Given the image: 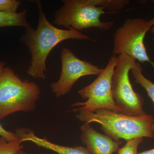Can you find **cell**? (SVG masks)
<instances>
[{
  "label": "cell",
  "instance_id": "44dd1931",
  "mask_svg": "<svg viewBox=\"0 0 154 154\" xmlns=\"http://www.w3.org/2000/svg\"><path fill=\"white\" fill-rule=\"evenodd\" d=\"M17 154H27L26 152H25L23 151L22 150L20 151Z\"/></svg>",
  "mask_w": 154,
  "mask_h": 154
},
{
  "label": "cell",
  "instance_id": "3957f363",
  "mask_svg": "<svg viewBox=\"0 0 154 154\" xmlns=\"http://www.w3.org/2000/svg\"><path fill=\"white\" fill-rule=\"evenodd\" d=\"M40 94L36 83L23 81L13 69L4 68L0 72V119L16 112L34 110Z\"/></svg>",
  "mask_w": 154,
  "mask_h": 154
},
{
  "label": "cell",
  "instance_id": "6da1fadb",
  "mask_svg": "<svg viewBox=\"0 0 154 154\" xmlns=\"http://www.w3.org/2000/svg\"><path fill=\"white\" fill-rule=\"evenodd\" d=\"M39 18L36 29H26L22 40L28 46L31 55V60L27 74L33 78H46V61L52 50L61 42L68 39L93 40L88 35L72 29L64 30L54 26L47 20L41 2L36 1Z\"/></svg>",
  "mask_w": 154,
  "mask_h": 154
},
{
  "label": "cell",
  "instance_id": "e0dca14e",
  "mask_svg": "<svg viewBox=\"0 0 154 154\" xmlns=\"http://www.w3.org/2000/svg\"><path fill=\"white\" fill-rule=\"evenodd\" d=\"M0 136L4 137L9 142H14L19 141L18 135L16 133L11 132L5 129L0 124Z\"/></svg>",
  "mask_w": 154,
  "mask_h": 154
},
{
  "label": "cell",
  "instance_id": "9c48e42d",
  "mask_svg": "<svg viewBox=\"0 0 154 154\" xmlns=\"http://www.w3.org/2000/svg\"><path fill=\"white\" fill-rule=\"evenodd\" d=\"M81 131V140L92 154H113L118 151L122 143L98 132L88 123H84Z\"/></svg>",
  "mask_w": 154,
  "mask_h": 154
},
{
  "label": "cell",
  "instance_id": "2e32d148",
  "mask_svg": "<svg viewBox=\"0 0 154 154\" xmlns=\"http://www.w3.org/2000/svg\"><path fill=\"white\" fill-rule=\"evenodd\" d=\"M21 5V2L16 0H0V12L15 14Z\"/></svg>",
  "mask_w": 154,
  "mask_h": 154
},
{
  "label": "cell",
  "instance_id": "d6986e66",
  "mask_svg": "<svg viewBox=\"0 0 154 154\" xmlns=\"http://www.w3.org/2000/svg\"><path fill=\"white\" fill-rule=\"evenodd\" d=\"M138 154H154V148L141 152Z\"/></svg>",
  "mask_w": 154,
  "mask_h": 154
},
{
  "label": "cell",
  "instance_id": "7c38bea8",
  "mask_svg": "<svg viewBox=\"0 0 154 154\" xmlns=\"http://www.w3.org/2000/svg\"><path fill=\"white\" fill-rule=\"evenodd\" d=\"M131 71L136 82L145 89L154 104V84L143 74L142 68L140 64L137 63L135 66Z\"/></svg>",
  "mask_w": 154,
  "mask_h": 154
},
{
  "label": "cell",
  "instance_id": "7a4b0ae2",
  "mask_svg": "<svg viewBox=\"0 0 154 154\" xmlns=\"http://www.w3.org/2000/svg\"><path fill=\"white\" fill-rule=\"evenodd\" d=\"M76 113V118L80 121L101 125L105 134L116 141H121V139L126 141L134 138L154 137L151 129L154 118L152 115L132 116L107 109L94 112L80 110Z\"/></svg>",
  "mask_w": 154,
  "mask_h": 154
},
{
  "label": "cell",
  "instance_id": "ba28073f",
  "mask_svg": "<svg viewBox=\"0 0 154 154\" xmlns=\"http://www.w3.org/2000/svg\"><path fill=\"white\" fill-rule=\"evenodd\" d=\"M62 69L59 79L51 85L57 97L65 96L80 78L88 75L100 74L103 69L91 62L77 57L71 50L64 48L60 54Z\"/></svg>",
  "mask_w": 154,
  "mask_h": 154
},
{
  "label": "cell",
  "instance_id": "5bb4252c",
  "mask_svg": "<svg viewBox=\"0 0 154 154\" xmlns=\"http://www.w3.org/2000/svg\"><path fill=\"white\" fill-rule=\"evenodd\" d=\"M23 148L19 140L9 142L4 137H0V154H17Z\"/></svg>",
  "mask_w": 154,
  "mask_h": 154
},
{
  "label": "cell",
  "instance_id": "ac0fdd59",
  "mask_svg": "<svg viewBox=\"0 0 154 154\" xmlns=\"http://www.w3.org/2000/svg\"><path fill=\"white\" fill-rule=\"evenodd\" d=\"M149 21L152 26L151 29V31L152 33L153 34V36L152 37V40L154 42V18L150 19V20H149Z\"/></svg>",
  "mask_w": 154,
  "mask_h": 154
},
{
  "label": "cell",
  "instance_id": "9a60e30c",
  "mask_svg": "<svg viewBox=\"0 0 154 154\" xmlns=\"http://www.w3.org/2000/svg\"><path fill=\"white\" fill-rule=\"evenodd\" d=\"M143 140V137L134 138L126 140L122 147L119 149L118 154H138L139 146Z\"/></svg>",
  "mask_w": 154,
  "mask_h": 154
},
{
  "label": "cell",
  "instance_id": "8fae6325",
  "mask_svg": "<svg viewBox=\"0 0 154 154\" xmlns=\"http://www.w3.org/2000/svg\"><path fill=\"white\" fill-rule=\"evenodd\" d=\"M27 13L26 10L15 14L0 12V28L11 26H20L25 29L30 28L31 25L26 18Z\"/></svg>",
  "mask_w": 154,
  "mask_h": 154
},
{
  "label": "cell",
  "instance_id": "ffe728a7",
  "mask_svg": "<svg viewBox=\"0 0 154 154\" xmlns=\"http://www.w3.org/2000/svg\"><path fill=\"white\" fill-rule=\"evenodd\" d=\"M5 65L6 63H5L3 62L0 60V72L3 69L5 68Z\"/></svg>",
  "mask_w": 154,
  "mask_h": 154
},
{
  "label": "cell",
  "instance_id": "30bf717a",
  "mask_svg": "<svg viewBox=\"0 0 154 154\" xmlns=\"http://www.w3.org/2000/svg\"><path fill=\"white\" fill-rule=\"evenodd\" d=\"M20 142L30 141L38 146L50 150L58 154H92L86 147L76 146L69 147L53 143L47 140L37 137L33 131L28 128H18L16 130Z\"/></svg>",
  "mask_w": 154,
  "mask_h": 154
},
{
  "label": "cell",
  "instance_id": "4fadbf2b",
  "mask_svg": "<svg viewBox=\"0 0 154 154\" xmlns=\"http://www.w3.org/2000/svg\"><path fill=\"white\" fill-rule=\"evenodd\" d=\"M91 4L103 10L110 11H118L123 9L129 3L128 0H90Z\"/></svg>",
  "mask_w": 154,
  "mask_h": 154
},
{
  "label": "cell",
  "instance_id": "5b68a950",
  "mask_svg": "<svg viewBox=\"0 0 154 154\" xmlns=\"http://www.w3.org/2000/svg\"><path fill=\"white\" fill-rule=\"evenodd\" d=\"M136 60L125 54L117 57L112 80V94L116 105L125 115L142 116L144 99L135 92L129 79V72L136 65Z\"/></svg>",
  "mask_w": 154,
  "mask_h": 154
},
{
  "label": "cell",
  "instance_id": "7402d4cb",
  "mask_svg": "<svg viewBox=\"0 0 154 154\" xmlns=\"http://www.w3.org/2000/svg\"><path fill=\"white\" fill-rule=\"evenodd\" d=\"M151 129L152 131L154 133V123L152 124V125Z\"/></svg>",
  "mask_w": 154,
  "mask_h": 154
},
{
  "label": "cell",
  "instance_id": "8992f818",
  "mask_svg": "<svg viewBox=\"0 0 154 154\" xmlns=\"http://www.w3.org/2000/svg\"><path fill=\"white\" fill-rule=\"evenodd\" d=\"M117 63V57H110L107 66L94 82L78 91V93L85 102H77L72 104L71 111L80 110L94 112L99 109H107L121 113L116 105L112 90V78Z\"/></svg>",
  "mask_w": 154,
  "mask_h": 154
},
{
  "label": "cell",
  "instance_id": "52a82bcc",
  "mask_svg": "<svg viewBox=\"0 0 154 154\" xmlns=\"http://www.w3.org/2000/svg\"><path fill=\"white\" fill-rule=\"evenodd\" d=\"M152 27L149 20L142 18L126 19L114 33L113 55L125 54L140 62H148L154 69V62L148 55L144 42Z\"/></svg>",
  "mask_w": 154,
  "mask_h": 154
},
{
  "label": "cell",
  "instance_id": "277c9868",
  "mask_svg": "<svg viewBox=\"0 0 154 154\" xmlns=\"http://www.w3.org/2000/svg\"><path fill=\"white\" fill-rule=\"evenodd\" d=\"M63 5L56 12L54 24L76 31L90 28L110 30L113 21L102 22L100 17L106 12L91 4L90 0H65Z\"/></svg>",
  "mask_w": 154,
  "mask_h": 154
}]
</instances>
